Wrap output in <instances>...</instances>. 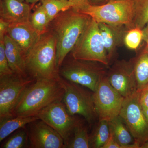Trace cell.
I'll return each mask as SVG.
<instances>
[{
	"label": "cell",
	"mask_w": 148,
	"mask_h": 148,
	"mask_svg": "<svg viewBox=\"0 0 148 148\" xmlns=\"http://www.w3.org/2000/svg\"><path fill=\"white\" fill-rule=\"evenodd\" d=\"M134 10L133 28L143 29L148 24V0H132Z\"/></svg>",
	"instance_id": "obj_22"
},
{
	"label": "cell",
	"mask_w": 148,
	"mask_h": 148,
	"mask_svg": "<svg viewBox=\"0 0 148 148\" xmlns=\"http://www.w3.org/2000/svg\"><path fill=\"white\" fill-rule=\"evenodd\" d=\"M141 148H148V141L141 145Z\"/></svg>",
	"instance_id": "obj_37"
},
{
	"label": "cell",
	"mask_w": 148,
	"mask_h": 148,
	"mask_svg": "<svg viewBox=\"0 0 148 148\" xmlns=\"http://www.w3.org/2000/svg\"><path fill=\"white\" fill-rule=\"evenodd\" d=\"M30 21L32 26L40 35L48 31L49 25L51 22L42 5L38 7L34 12L31 14Z\"/></svg>",
	"instance_id": "obj_25"
},
{
	"label": "cell",
	"mask_w": 148,
	"mask_h": 148,
	"mask_svg": "<svg viewBox=\"0 0 148 148\" xmlns=\"http://www.w3.org/2000/svg\"><path fill=\"white\" fill-rule=\"evenodd\" d=\"M95 112L99 121H110L119 115L125 98L103 77L93 92Z\"/></svg>",
	"instance_id": "obj_10"
},
{
	"label": "cell",
	"mask_w": 148,
	"mask_h": 148,
	"mask_svg": "<svg viewBox=\"0 0 148 148\" xmlns=\"http://www.w3.org/2000/svg\"><path fill=\"white\" fill-rule=\"evenodd\" d=\"M0 15L1 18L10 24L29 22L31 8L18 0H1Z\"/></svg>",
	"instance_id": "obj_15"
},
{
	"label": "cell",
	"mask_w": 148,
	"mask_h": 148,
	"mask_svg": "<svg viewBox=\"0 0 148 148\" xmlns=\"http://www.w3.org/2000/svg\"><path fill=\"white\" fill-rule=\"evenodd\" d=\"M73 138H71L65 148H90V137L86 127L80 122L74 128Z\"/></svg>",
	"instance_id": "obj_21"
},
{
	"label": "cell",
	"mask_w": 148,
	"mask_h": 148,
	"mask_svg": "<svg viewBox=\"0 0 148 148\" xmlns=\"http://www.w3.org/2000/svg\"><path fill=\"white\" fill-rule=\"evenodd\" d=\"M60 1H68V0H60Z\"/></svg>",
	"instance_id": "obj_40"
},
{
	"label": "cell",
	"mask_w": 148,
	"mask_h": 148,
	"mask_svg": "<svg viewBox=\"0 0 148 148\" xmlns=\"http://www.w3.org/2000/svg\"><path fill=\"white\" fill-rule=\"evenodd\" d=\"M146 88H148V85L147 86V87H146Z\"/></svg>",
	"instance_id": "obj_41"
},
{
	"label": "cell",
	"mask_w": 148,
	"mask_h": 148,
	"mask_svg": "<svg viewBox=\"0 0 148 148\" xmlns=\"http://www.w3.org/2000/svg\"><path fill=\"white\" fill-rule=\"evenodd\" d=\"M107 78L111 85L125 98L138 91L134 66L130 64H117Z\"/></svg>",
	"instance_id": "obj_13"
},
{
	"label": "cell",
	"mask_w": 148,
	"mask_h": 148,
	"mask_svg": "<svg viewBox=\"0 0 148 148\" xmlns=\"http://www.w3.org/2000/svg\"><path fill=\"white\" fill-rule=\"evenodd\" d=\"M7 34L21 48L25 56L41 35L32 26L30 21L10 24Z\"/></svg>",
	"instance_id": "obj_14"
},
{
	"label": "cell",
	"mask_w": 148,
	"mask_h": 148,
	"mask_svg": "<svg viewBox=\"0 0 148 148\" xmlns=\"http://www.w3.org/2000/svg\"><path fill=\"white\" fill-rule=\"evenodd\" d=\"M134 73L138 91L148 85V46L147 45L137 59L134 66Z\"/></svg>",
	"instance_id": "obj_20"
},
{
	"label": "cell",
	"mask_w": 148,
	"mask_h": 148,
	"mask_svg": "<svg viewBox=\"0 0 148 148\" xmlns=\"http://www.w3.org/2000/svg\"><path fill=\"white\" fill-rule=\"evenodd\" d=\"M35 80L14 73L0 76V119L14 116L21 95Z\"/></svg>",
	"instance_id": "obj_7"
},
{
	"label": "cell",
	"mask_w": 148,
	"mask_h": 148,
	"mask_svg": "<svg viewBox=\"0 0 148 148\" xmlns=\"http://www.w3.org/2000/svg\"><path fill=\"white\" fill-rule=\"evenodd\" d=\"M42 0H25L26 2L27 3H32L34 4L35 3L38 2V1H42Z\"/></svg>",
	"instance_id": "obj_36"
},
{
	"label": "cell",
	"mask_w": 148,
	"mask_h": 148,
	"mask_svg": "<svg viewBox=\"0 0 148 148\" xmlns=\"http://www.w3.org/2000/svg\"><path fill=\"white\" fill-rule=\"evenodd\" d=\"M119 116L109 121L110 131L122 148H139L140 145L134 142L132 143V136L126 125Z\"/></svg>",
	"instance_id": "obj_18"
},
{
	"label": "cell",
	"mask_w": 148,
	"mask_h": 148,
	"mask_svg": "<svg viewBox=\"0 0 148 148\" xmlns=\"http://www.w3.org/2000/svg\"><path fill=\"white\" fill-rule=\"evenodd\" d=\"M39 119L37 116H15L0 119V142L16 130Z\"/></svg>",
	"instance_id": "obj_17"
},
{
	"label": "cell",
	"mask_w": 148,
	"mask_h": 148,
	"mask_svg": "<svg viewBox=\"0 0 148 148\" xmlns=\"http://www.w3.org/2000/svg\"><path fill=\"white\" fill-rule=\"evenodd\" d=\"M4 37L0 38V76L12 73L9 65L5 48Z\"/></svg>",
	"instance_id": "obj_28"
},
{
	"label": "cell",
	"mask_w": 148,
	"mask_h": 148,
	"mask_svg": "<svg viewBox=\"0 0 148 148\" xmlns=\"http://www.w3.org/2000/svg\"><path fill=\"white\" fill-rule=\"evenodd\" d=\"M39 119L53 128L64 139L65 147L79 121L69 113L63 100L55 101L39 112Z\"/></svg>",
	"instance_id": "obj_11"
},
{
	"label": "cell",
	"mask_w": 148,
	"mask_h": 148,
	"mask_svg": "<svg viewBox=\"0 0 148 148\" xmlns=\"http://www.w3.org/2000/svg\"><path fill=\"white\" fill-rule=\"evenodd\" d=\"M144 37L143 29L134 27L127 32L125 36V44L128 48L136 50L140 46Z\"/></svg>",
	"instance_id": "obj_27"
},
{
	"label": "cell",
	"mask_w": 148,
	"mask_h": 148,
	"mask_svg": "<svg viewBox=\"0 0 148 148\" xmlns=\"http://www.w3.org/2000/svg\"><path fill=\"white\" fill-rule=\"evenodd\" d=\"M69 1L73 3L75 7L73 8L75 9H77L82 7L89 3L88 0H68Z\"/></svg>",
	"instance_id": "obj_32"
},
{
	"label": "cell",
	"mask_w": 148,
	"mask_h": 148,
	"mask_svg": "<svg viewBox=\"0 0 148 148\" xmlns=\"http://www.w3.org/2000/svg\"><path fill=\"white\" fill-rule=\"evenodd\" d=\"M74 9L88 15L98 23L133 27L134 10L132 0H112L107 3L98 5L89 3Z\"/></svg>",
	"instance_id": "obj_4"
},
{
	"label": "cell",
	"mask_w": 148,
	"mask_h": 148,
	"mask_svg": "<svg viewBox=\"0 0 148 148\" xmlns=\"http://www.w3.org/2000/svg\"><path fill=\"white\" fill-rule=\"evenodd\" d=\"M28 139V131L26 128H21L5 142L1 148L25 147Z\"/></svg>",
	"instance_id": "obj_26"
},
{
	"label": "cell",
	"mask_w": 148,
	"mask_h": 148,
	"mask_svg": "<svg viewBox=\"0 0 148 148\" xmlns=\"http://www.w3.org/2000/svg\"><path fill=\"white\" fill-rule=\"evenodd\" d=\"M143 30V31L148 33V24L146 25V27H145V28Z\"/></svg>",
	"instance_id": "obj_38"
},
{
	"label": "cell",
	"mask_w": 148,
	"mask_h": 148,
	"mask_svg": "<svg viewBox=\"0 0 148 148\" xmlns=\"http://www.w3.org/2000/svg\"><path fill=\"white\" fill-rule=\"evenodd\" d=\"M103 148H122V147L110 132V138Z\"/></svg>",
	"instance_id": "obj_30"
},
{
	"label": "cell",
	"mask_w": 148,
	"mask_h": 148,
	"mask_svg": "<svg viewBox=\"0 0 148 148\" xmlns=\"http://www.w3.org/2000/svg\"><path fill=\"white\" fill-rule=\"evenodd\" d=\"M140 91L125 98L119 116L134 138L140 145L148 141V123L139 101Z\"/></svg>",
	"instance_id": "obj_9"
},
{
	"label": "cell",
	"mask_w": 148,
	"mask_h": 148,
	"mask_svg": "<svg viewBox=\"0 0 148 148\" xmlns=\"http://www.w3.org/2000/svg\"><path fill=\"white\" fill-rule=\"evenodd\" d=\"M73 8L61 12L51 21V30L56 38V64L58 69L76 44L91 18Z\"/></svg>",
	"instance_id": "obj_1"
},
{
	"label": "cell",
	"mask_w": 148,
	"mask_h": 148,
	"mask_svg": "<svg viewBox=\"0 0 148 148\" xmlns=\"http://www.w3.org/2000/svg\"><path fill=\"white\" fill-rule=\"evenodd\" d=\"M10 24L7 21L0 19V38L4 37L6 34Z\"/></svg>",
	"instance_id": "obj_31"
},
{
	"label": "cell",
	"mask_w": 148,
	"mask_h": 148,
	"mask_svg": "<svg viewBox=\"0 0 148 148\" xmlns=\"http://www.w3.org/2000/svg\"><path fill=\"white\" fill-rule=\"evenodd\" d=\"M18 1H20L22 2H24V0H18Z\"/></svg>",
	"instance_id": "obj_39"
},
{
	"label": "cell",
	"mask_w": 148,
	"mask_h": 148,
	"mask_svg": "<svg viewBox=\"0 0 148 148\" xmlns=\"http://www.w3.org/2000/svg\"><path fill=\"white\" fill-rule=\"evenodd\" d=\"M4 40L6 56L10 69L13 73L25 77H29L26 69L25 56L21 48L7 34L5 36Z\"/></svg>",
	"instance_id": "obj_16"
},
{
	"label": "cell",
	"mask_w": 148,
	"mask_h": 148,
	"mask_svg": "<svg viewBox=\"0 0 148 148\" xmlns=\"http://www.w3.org/2000/svg\"><path fill=\"white\" fill-rule=\"evenodd\" d=\"M64 89L59 79L35 80L21 95L14 112L15 116H36L55 101L63 100Z\"/></svg>",
	"instance_id": "obj_2"
},
{
	"label": "cell",
	"mask_w": 148,
	"mask_h": 148,
	"mask_svg": "<svg viewBox=\"0 0 148 148\" xmlns=\"http://www.w3.org/2000/svg\"><path fill=\"white\" fill-rule=\"evenodd\" d=\"M56 41L50 31L41 35L39 39L25 56L27 74L34 80L59 79L56 64Z\"/></svg>",
	"instance_id": "obj_3"
},
{
	"label": "cell",
	"mask_w": 148,
	"mask_h": 148,
	"mask_svg": "<svg viewBox=\"0 0 148 148\" xmlns=\"http://www.w3.org/2000/svg\"><path fill=\"white\" fill-rule=\"evenodd\" d=\"M91 62L74 58L65 64L63 63L59 69V75L94 92L104 76L101 69Z\"/></svg>",
	"instance_id": "obj_8"
},
{
	"label": "cell",
	"mask_w": 148,
	"mask_h": 148,
	"mask_svg": "<svg viewBox=\"0 0 148 148\" xmlns=\"http://www.w3.org/2000/svg\"><path fill=\"white\" fill-rule=\"evenodd\" d=\"M64 89L63 101L71 115H79L91 124L96 117L93 93L82 87V86L71 82L60 77Z\"/></svg>",
	"instance_id": "obj_6"
},
{
	"label": "cell",
	"mask_w": 148,
	"mask_h": 148,
	"mask_svg": "<svg viewBox=\"0 0 148 148\" xmlns=\"http://www.w3.org/2000/svg\"><path fill=\"white\" fill-rule=\"evenodd\" d=\"M112 0H88L89 3L91 5H98L100 4L101 3L106 2H109Z\"/></svg>",
	"instance_id": "obj_33"
},
{
	"label": "cell",
	"mask_w": 148,
	"mask_h": 148,
	"mask_svg": "<svg viewBox=\"0 0 148 148\" xmlns=\"http://www.w3.org/2000/svg\"><path fill=\"white\" fill-rule=\"evenodd\" d=\"M110 135L109 121L104 120L99 121L92 137H90V147L103 148L108 140Z\"/></svg>",
	"instance_id": "obj_23"
},
{
	"label": "cell",
	"mask_w": 148,
	"mask_h": 148,
	"mask_svg": "<svg viewBox=\"0 0 148 148\" xmlns=\"http://www.w3.org/2000/svg\"><path fill=\"white\" fill-rule=\"evenodd\" d=\"M139 101L142 108H148V88H147L140 91Z\"/></svg>",
	"instance_id": "obj_29"
},
{
	"label": "cell",
	"mask_w": 148,
	"mask_h": 148,
	"mask_svg": "<svg viewBox=\"0 0 148 148\" xmlns=\"http://www.w3.org/2000/svg\"><path fill=\"white\" fill-rule=\"evenodd\" d=\"M98 24L105 48L110 58L121 41L122 33L119 28L121 26H112L103 23Z\"/></svg>",
	"instance_id": "obj_19"
},
{
	"label": "cell",
	"mask_w": 148,
	"mask_h": 148,
	"mask_svg": "<svg viewBox=\"0 0 148 148\" xmlns=\"http://www.w3.org/2000/svg\"><path fill=\"white\" fill-rule=\"evenodd\" d=\"M27 130L29 147L65 148L61 135L42 121L38 119L29 124Z\"/></svg>",
	"instance_id": "obj_12"
},
{
	"label": "cell",
	"mask_w": 148,
	"mask_h": 148,
	"mask_svg": "<svg viewBox=\"0 0 148 148\" xmlns=\"http://www.w3.org/2000/svg\"><path fill=\"white\" fill-rule=\"evenodd\" d=\"M44 8L46 12L50 21H52L61 12L66 11L75 7L73 3L69 1L60 0H42Z\"/></svg>",
	"instance_id": "obj_24"
},
{
	"label": "cell",
	"mask_w": 148,
	"mask_h": 148,
	"mask_svg": "<svg viewBox=\"0 0 148 148\" xmlns=\"http://www.w3.org/2000/svg\"><path fill=\"white\" fill-rule=\"evenodd\" d=\"M143 114L145 116L146 120L148 123V108H142Z\"/></svg>",
	"instance_id": "obj_34"
},
{
	"label": "cell",
	"mask_w": 148,
	"mask_h": 148,
	"mask_svg": "<svg viewBox=\"0 0 148 148\" xmlns=\"http://www.w3.org/2000/svg\"><path fill=\"white\" fill-rule=\"evenodd\" d=\"M144 32V37H143V40H145L147 43V45L148 46V33L145 31Z\"/></svg>",
	"instance_id": "obj_35"
},
{
	"label": "cell",
	"mask_w": 148,
	"mask_h": 148,
	"mask_svg": "<svg viewBox=\"0 0 148 148\" xmlns=\"http://www.w3.org/2000/svg\"><path fill=\"white\" fill-rule=\"evenodd\" d=\"M72 53L75 59L99 62L105 65L108 64L110 58L98 23L92 18H90L72 50Z\"/></svg>",
	"instance_id": "obj_5"
}]
</instances>
